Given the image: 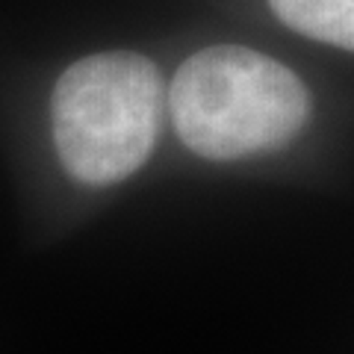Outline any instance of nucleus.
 <instances>
[{"label": "nucleus", "mask_w": 354, "mask_h": 354, "mask_svg": "<svg viewBox=\"0 0 354 354\" xmlns=\"http://www.w3.org/2000/svg\"><path fill=\"white\" fill-rule=\"evenodd\" d=\"M269 6L301 36L354 50V0H269Z\"/></svg>", "instance_id": "7ed1b4c3"}, {"label": "nucleus", "mask_w": 354, "mask_h": 354, "mask_svg": "<svg viewBox=\"0 0 354 354\" xmlns=\"http://www.w3.org/2000/svg\"><path fill=\"white\" fill-rule=\"evenodd\" d=\"M169 106L186 148L230 162L292 142L310 115V95L278 59L239 44H213L177 68Z\"/></svg>", "instance_id": "f257e3e1"}, {"label": "nucleus", "mask_w": 354, "mask_h": 354, "mask_svg": "<svg viewBox=\"0 0 354 354\" xmlns=\"http://www.w3.org/2000/svg\"><path fill=\"white\" fill-rule=\"evenodd\" d=\"M162 101V77L142 53H95L65 68L50 101L65 171L109 186L142 169L157 145Z\"/></svg>", "instance_id": "f03ea898"}]
</instances>
